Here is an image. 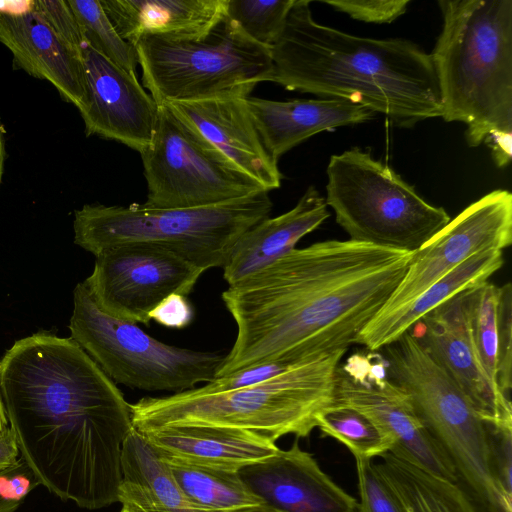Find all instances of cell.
I'll list each match as a JSON object with an SVG mask.
<instances>
[{"label":"cell","mask_w":512,"mask_h":512,"mask_svg":"<svg viewBox=\"0 0 512 512\" xmlns=\"http://www.w3.org/2000/svg\"><path fill=\"white\" fill-rule=\"evenodd\" d=\"M120 512H140L133 507L122 505Z\"/></svg>","instance_id":"7bdbcfd3"},{"label":"cell","mask_w":512,"mask_h":512,"mask_svg":"<svg viewBox=\"0 0 512 512\" xmlns=\"http://www.w3.org/2000/svg\"><path fill=\"white\" fill-rule=\"evenodd\" d=\"M71 338L116 384L145 391L174 393L216 378L225 356L163 343L137 323L104 313L86 286L73 292Z\"/></svg>","instance_id":"30bf717a"},{"label":"cell","mask_w":512,"mask_h":512,"mask_svg":"<svg viewBox=\"0 0 512 512\" xmlns=\"http://www.w3.org/2000/svg\"><path fill=\"white\" fill-rule=\"evenodd\" d=\"M407 512H481L459 485L391 452L373 460Z\"/></svg>","instance_id":"484cf974"},{"label":"cell","mask_w":512,"mask_h":512,"mask_svg":"<svg viewBox=\"0 0 512 512\" xmlns=\"http://www.w3.org/2000/svg\"><path fill=\"white\" fill-rule=\"evenodd\" d=\"M4 158H5V148H4V140L3 134L0 127V184L2 181L3 169H4Z\"/></svg>","instance_id":"ab89813d"},{"label":"cell","mask_w":512,"mask_h":512,"mask_svg":"<svg viewBox=\"0 0 512 512\" xmlns=\"http://www.w3.org/2000/svg\"><path fill=\"white\" fill-rule=\"evenodd\" d=\"M117 33L134 45L144 35H202L225 16L226 0H99Z\"/></svg>","instance_id":"603a6c76"},{"label":"cell","mask_w":512,"mask_h":512,"mask_svg":"<svg viewBox=\"0 0 512 512\" xmlns=\"http://www.w3.org/2000/svg\"><path fill=\"white\" fill-rule=\"evenodd\" d=\"M381 350L388 378L409 396L422 423L481 512H512L495 475L487 423L408 331Z\"/></svg>","instance_id":"52a82bcc"},{"label":"cell","mask_w":512,"mask_h":512,"mask_svg":"<svg viewBox=\"0 0 512 512\" xmlns=\"http://www.w3.org/2000/svg\"><path fill=\"white\" fill-rule=\"evenodd\" d=\"M511 243L512 194L493 190L467 206L413 253L404 277L376 315L407 305L474 254L503 251Z\"/></svg>","instance_id":"5bb4252c"},{"label":"cell","mask_w":512,"mask_h":512,"mask_svg":"<svg viewBox=\"0 0 512 512\" xmlns=\"http://www.w3.org/2000/svg\"><path fill=\"white\" fill-rule=\"evenodd\" d=\"M413 253L326 240L228 286L222 300L237 334L216 377L272 359L298 365L347 350L395 291Z\"/></svg>","instance_id":"7a4b0ae2"},{"label":"cell","mask_w":512,"mask_h":512,"mask_svg":"<svg viewBox=\"0 0 512 512\" xmlns=\"http://www.w3.org/2000/svg\"><path fill=\"white\" fill-rule=\"evenodd\" d=\"M194 317V310L186 296L174 293L162 300L150 313V320L167 327L182 329Z\"/></svg>","instance_id":"74e56055"},{"label":"cell","mask_w":512,"mask_h":512,"mask_svg":"<svg viewBox=\"0 0 512 512\" xmlns=\"http://www.w3.org/2000/svg\"><path fill=\"white\" fill-rule=\"evenodd\" d=\"M245 100L265 148L277 162L319 132L363 123L376 115L364 106L336 99L275 101L248 96Z\"/></svg>","instance_id":"44dd1931"},{"label":"cell","mask_w":512,"mask_h":512,"mask_svg":"<svg viewBox=\"0 0 512 512\" xmlns=\"http://www.w3.org/2000/svg\"><path fill=\"white\" fill-rule=\"evenodd\" d=\"M333 404L354 408L373 420L393 441L391 453L458 483L454 466L422 423L409 396L388 378L381 354L356 353L338 366Z\"/></svg>","instance_id":"4fadbf2b"},{"label":"cell","mask_w":512,"mask_h":512,"mask_svg":"<svg viewBox=\"0 0 512 512\" xmlns=\"http://www.w3.org/2000/svg\"><path fill=\"white\" fill-rule=\"evenodd\" d=\"M463 292L427 313L409 332L488 425H512L511 401L489 380L475 351L464 311Z\"/></svg>","instance_id":"2e32d148"},{"label":"cell","mask_w":512,"mask_h":512,"mask_svg":"<svg viewBox=\"0 0 512 512\" xmlns=\"http://www.w3.org/2000/svg\"><path fill=\"white\" fill-rule=\"evenodd\" d=\"M20 450L13 431L8 427L0 434V472L15 466L20 457Z\"/></svg>","instance_id":"f35d334b"},{"label":"cell","mask_w":512,"mask_h":512,"mask_svg":"<svg viewBox=\"0 0 512 512\" xmlns=\"http://www.w3.org/2000/svg\"><path fill=\"white\" fill-rule=\"evenodd\" d=\"M84 99L78 109L87 136L98 135L141 153L150 143L159 105L136 74L112 63L88 44L82 48Z\"/></svg>","instance_id":"9a60e30c"},{"label":"cell","mask_w":512,"mask_h":512,"mask_svg":"<svg viewBox=\"0 0 512 512\" xmlns=\"http://www.w3.org/2000/svg\"><path fill=\"white\" fill-rule=\"evenodd\" d=\"M329 216L325 198L314 186L308 187L291 210L263 219L239 237L223 266L224 280L234 285L275 262Z\"/></svg>","instance_id":"7402d4cb"},{"label":"cell","mask_w":512,"mask_h":512,"mask_svg":"<svg viewBox=\"0 0 512 512\" xmlns=\"http://www.w3.org/2000/svg\"><path fill=\"white\" fill-rule=\"evenodd\" d=\"M0 396L41 485L89 510L118 502L131 405L71 337L41 331L17 340L0 360Z\"/></svg>","instance_id":"6da1fadb"},{"label":"cell","mask_w":512,"mask_h":512,"mask_svg":"<svg viewBox=\"0 0 512 512\" xmlns=\"http://www.w3.org/2000/svg\"><path fill=\"white\" fill-rule=\"evenodd\" d=\"M247 489L274 512H359V502L296 440L287 450L238 471Z\"/></svg>","instance_id":"e0dca14e"},{"label":"cell","mask_w":512,"mask_h":512,"mask_svg":"<svg viewBox=\"0 0 512 512\" xmlns=\"http://www.w3.org/2000/svg\"><path fill=\"white\" fill-rule=\"evenodd\" d=\"M326 173V204L350 240L415 252L451 220L358 147L332 155Z\"/></svg>","instance_id":"9c48e42d"},{"label":"cell","mask_w":512,"mask_h":512,"mask_svg":"<svg viewBox=\"0 0 512 512\" xmlns=\"http://www.w3.org/2000/svg\"><path fill=\"white\" fill-rule=\"evenodd\" d=\"M498 294V286L488 281L484 282L463 292V306L470 336L481 366L489 380L499 390L497 384Z\"/></svg>","instance_id":"f1b7e54d"},{"label":"cell","mask_w":512,"mask_h":512,"mask_svg":"<svg viewBox=\"0 0 512 512\" xmlns=\"http://www.w3.org/2000/svg\"><path fill=\"white\" fill-rule=\"evenodd\" d=\"M134 47L142 82L160 105L250 96L267 82L270 49L228 16L202 35H144Z\"/></svg>","instance_id":"ba28073f"},{"label":"cell","mask_w":512,"mask_h":512,"mask_svg":"<svg viewBox=\"0 0 512 512\" xmlns=\"http://www.w3.org/2000/svg\"><path fill=\"white\" fill-rule=\"evenodd\" d=\"M504 264L503 251L474 254L434 282L407 305L386 315H376L359 334L356 343L369 351L381 350L408 332L423 316L468 289L487 282Z\"/></svg>","instance_id":"cb8c5ba5"},{"label":"cell","mask_w":512,"mask_h":512,"mask_svg":"<svg viewBox=\"0 0 512 512\" xmlns=\"http://www.w3.org/2000/svg\"><path fill=\"white\" fill-rule=\"evenodd\" d=\"M8 428V421L5 414V409L0 396V434H2Z\"/></svg>","instance_id":"60d3db41"},{"label":"cell","mask_w":512,"mask_h":512,"mask_svg":"<svg viewBox=\"0 0 512 512\" xmlns=\"http://www.w3.org/2000/svg\"><path fill=\"white\" fill-rule=\"evenodd\" d=\"M138 431L163 459L224 471L238 472L280 449L270 438L241 429L165 426Z\"/></svg>","instance_id":"ffe728a7"},{"label":"cell","mask_w":512,"mask_h":512,"mask_svg":"<svg viewBox=\"0 0 512 512\" xmlns=\"http://www.w3.org/2000/svg\"><path fill=\"white\" fill-rule=\"evenodd\" d=\"M161 459L167 464L185 496L201 509L234 512L262 505L244 485L238 472Z\"/></svg>","instance_id":"4316f807"},{"label":"cell","mask_w":512,"mask_h":512,"mask_svg":"<svg viewBox=\"0 0 512 512\" xmlns=\"http://www.w3.org/2000/svg\"><path fill=\"white\" fill-rule=\"evenodd\" d=\"M492 461L498 483L512 496V425H488Z\"/></svg>","instance_id":"8d00e7d4"},{"label":"cell","mask_w":512,"mask_h":512,"mask_svg":"<svg viewBox=\"0 0 512 512\" xmlns=\"http://www.w3.org/2000/svg\"><path fill=\"white\" fill-rule=\"evenodd\" d=\"M95 257L83 282L94 302L104 313L137 324L149 325V313L167 296L190 294L205 272L165 247L144 242L117 245Z\"/></svg>","instance_id":"7c38bea8"},{"label":"cell","mask_w":512,"mask_h":512,"mask_svg":"<svg viewBox=\"0 0 512 512\" xmlns=\"http://www.w3.org/2000/svg\"><path fill=\"white\" fill-rule=\"evenodd\" d=\"M0 42L18 68L50 82L65 101L81 107L85 94L82 52L50 28L33 9V1H24L16 9L0 5Z\"/></svg>","instance_id":"ac0fdd59"},{"label":"cell","mask_w":512,"mask_h":512,"mask_svg":"<svg viewBox=\"0 0 512 512\" xmlns=\"http://www.w3.org/2000/svg\"><path fill=\"white\" fill-rule=\"evenodd\" d=\"M234 512H274V511L270 510L269 508H267L263 505H259L256 507H250V508H246V509H242V510H238V511H234Z\"/></svg>","instance_id":"b9f144b4"},{"label":"cell","mask_w":512,"mask_h":512,"mask_svg":"<svg viewBox=\"0 0 512 512\" xmlns=\"http://www.w3.org/2000/svg\"><path fill=\"white\" fill-rule=\"evenodd\" d=\"M430 54L442 118L467 126L472 147L512 137V1L440 0Z\"/></svg>","instance_id":"277c9868"},{"label":"cell","mask_w":512,"mask_h":512,"mask_svg":"<svg viewBox=\"0 0 512 512\" xmlns=\"http://www.w3.org/2000/svg\"><path fill=\"white\" fill-rule=\"evenodd\" d=\"M140 155L148 207H202L265 191L168 105L159 106L152 139Z\"/></svg>","instance_id":"8fae6325"},{"label":"cell","mask_w":512,"mask_h":512,"mask_svg":"<svg viewBox=\"0 0 512 512\" xmlns=\"http://www.w3.org/2000/svg\"><path fill=\"white\" fill-rule=\"evenodd\" d=\"M269 49L267 82L286 90L355 103L402 128L442 116L430 54L409 40L359 37L320 24L308 0H295Z\"/></svg>","instance_id":"3957f363"},{"label":"cell","mask_w":512,"mask_h":512,"mask_svg":"<svg viewBox=\"0 0 512 512\" xmlns=\"http://www.w3.org/2000/svg\"><path fill=\"white\" fill-rule=\"evenodd\" d=\"M347 350L296 365L268 380L229 391L197 387L131 405L137 430L165 426H209L252 431L274 442L293 434L305 438L316 417L333 404L335 377Z\"/></svg>","instance_id":"5b68a950"},{"label":"cell","mask_w":512,"mask_h":512,"mask_svg":"<svg viewBox=\"0 0 512 512\" xmlns=\"http://www.w3.org/2000/svg\"><path fill=\"white\" fill-rule=\"evenodd\" d=\"M38 485L34 472L20 457L15 466L0 472V512H16L26 495Z\"/></svg>","instance_id":"d590c367"},{"label":"cell","mask_w":512,"mask_h":512,"mask_svg":"<svg viewBox=\"0 0 512 512\" xmlns=\"http://www.w3.org/2000/svg\"><path fill=\"white\" fill-rule=\"evenodd\" d=\"M497 384L510 399L512 387V287L506 283L498 294V363Z\"/></svg>","instance_id":"d6a6232c"},{"label":"cell","mask_w":512,"mask_h":512,"mask_svg":"<svg viewBox=\"0 0 512 512\" xmlns=\"http://www.w3.org/2000/svg\"><path fill=\"white\" fill-rule=\"evenodd\" d=\"M118 502L140 512H211L195 506L182 492L167 464L135 428L121 455Z\"/></svg>","instance_id":"d4e9b609"},{"label":"cell","mask_w":512,"mask_h":512,"mask_svg":"<svg viewBox=\"0 0 512 512\" xmlns=\"http://www.w3.org/2000/svg\"><path fill=\"white\" fill-rule=\"evenodd\" d=\"M359 512H407L374 461L355 460Z\"/></svg>","instance_id":"1f68e13d"},{"label":"cell","mask_w":512,"mask_h":512,"mask_svg":"<svg viewBox=\"0 0 512 512\" xmlns=\"http://www.w3.org/2000/svg\"><path fill=\"white\" fill-rule=\"evenodd\" d=\"M268 193L191 208L87 204L75 211L74 242L95 256L125 243H151L203 271L223 268L239 237L269 217Z\"/></svg>","instance_id":"8992f818"},{"label":"cell","mask_w":512,"mask_h":512,"mask_svg":"<svg viewBox=\"0 0 512 512\" xmlns=\"http://www.w3.org/2000/svg\"><path fill=\"white\" fill-rule=\"evenodd\" d=\"M316 422L322 437L343 444L355 460L373 461L394 446L373 420L351 407L331 404L317 415Z\"/></svg>","instance_id":"83f0119b"},{"label":"cell","mask_w":512,"mask_h":512,"mask_svg":"<svg viewBox=\"0 0 512 512\" xmlns=\"http://www.w3.org/2000/svg\"><path fill=\"white\" fill-rule=\"evenodd\" d=\"M351 18L369 23H391L403 15L409 0H332L323 1Z\"/></svg>","instance_id":"e575fe53"},{"label":"cell","mask_w":512,"mask_h":512,"mask_svg":"<svg viewBox=\"0 0 512 512\" xmlns=\"http://www.w3.org/2000/svg\"><path fill=\"white\" fill-rule=\"evenodd\" d=\"M33 9L66 44L82 52L84 33L68 0H34Z\"/></svg>","instance_id":"836d02e7"},{"label":"cell","mask_w":512,"mask_h":512,"mask_svg":"<svg viewBox=\"0 0 512 512\" xmlns=\"http://www.w3.org/2000/svg\"><path fill=\"white\" fill-rule=\"evenodd\" d=\"M84 33L86 44L115 65L136 74L137 51L116 31L99 0H68Z\"/></svg>","instance_id":"f546056e"},{"label":"cell","mask_w":512,"mask_h":512,"mask_svg":"<svg viewBox=\"0 0 512 512\" xmlns=\"http://www.w3.org/2000/svg\"><path fill=\"white\" fill-rule=\"evenodd\" d=\"M295 0H226L225 14L254 42L270 48Z\"/></svg>","instance_id":"4dcf8cb0"},{"label":"cell","mask_w":512,"mask_h":512,"mask_svg":"<svg viewBox=\"0 0 512 512\" xmlns=\"http://www.w3.org/2000/svg\"><path fill=\"white\" fill-rule=\"evenodd\" d=\"M245 99L225 97L164 105L193 125L243 173L270 192L280 187L282 174L264 146Z\"/></svg>","instance_id":"d6986e66"}]
</instances>
